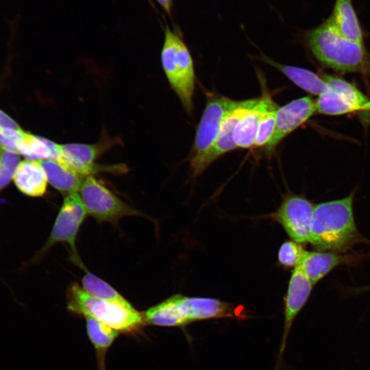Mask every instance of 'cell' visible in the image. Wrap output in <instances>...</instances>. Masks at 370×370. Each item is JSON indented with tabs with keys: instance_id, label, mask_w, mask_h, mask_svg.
Masks as SVG:
<instances>
[{
	"instance_id": "6da1fadb",
	"label": "cell",
	"mask_w": 370,
	"mask_h": 370,
	"mask_svg": "<svg viewBox=\"0 0 370 370\" xmlns=\"http://www.w3.org/2000/svg\"><path fill=\"white\" fill-rule=\"evenodd\" d=\"M146 325L184 328L194 322L213 319L247 317L241 307L219 299L175 294L143 313Z\"/></svg>"
},
{
	"instance_id": "7a4b0ae2",
	"label": "cell",
	"mask_w": 370,
	"mask_h": 370,
	"mask_svg": "<svg viewBox=\"0 0 370 370\" xmlns=\"http://www.w3.org/2000/svg\"><path fill=\"white\" fill-rule=\"evenodd\" d=\"M307 46L323 65L341 73L370 75V53L364 44L342 36L329 17L304 34Z\"/></svg>"
},
{
	"instance_id": "3957f363",
	"label": "cell",
	"mask_w": 370,
	"mask_h": 370,
	"mask_svg": "<svg viewBox=\"0 0 370 370\" xmlns=\"http://www.w3.org/2000/svg\"><path fill=\"white\" fill-rule=\"evenodd\" d=\"M354 193L314 206L309 243L319 251L342 252L360 240L354 217Z\"/></svg>"
},
{
	"instance_id": "277c9868",
	"label": "cell",
	"mask_w": 370,
	"mask_h": 370,
	"mask_svg": "<svg viewBox=\"0 0 370 370\" xmlns=\"http://www.w3.org/2000/svg\"><path fill=\"white\" fill-rule=\"evenodd\" d=\"M66 298L69 312L95 319L119 332L134 333L146 325L143 314L135 308L96 298L76 283L69 287Z\"/></svg>"
},
{
	"instance_id": "5b68a950",
	"label": "cell",
	"mask_w": 370,
	"mask_h": 370,
	"mask_svg": "<svg viewBox=\"0 0 370 370\" xmlns=\"http://www.w3.org/2000/svg\"><path fill=\"white\" fill-rule=\"evenodd\" d=\"M161 62L170 86L186 111L190 114L193 109L195 69L190 53L178 29L171 30L166 26Z\"/></svg>"
},
{
	"instance_id": "8992f818",
	"label": "cell",
	"mask_w": 370,
	"mask_h": 370,
	"mask_svg": "<svg viewBox=\"0 0 370 370\" xmlns=\"http://www.w3.org/2000/svg\"><path fill=\"white\" fill-rule=\"evenodd\" d=\"M238 103V101L217 94L208 97L189 156L192 177H195L201 160L214 144L225 115Z\"/></svg>"
},
{
	"instance_id": "52a82bcc",
	"label": "cell",
	"mask_w": 370,
	"mask_h": 370,
	"mask_svg": "<svg viewBox=\"0 0 370 370\" xmlns=\"http://www.w3.org/2000/svg\"><path fill=\"white\" fill-rule=\"evenodd\" d=\"M87 214L78 193L66 195L47 242L31 262H37L55 244L63 243L70 246L74 262L80 268L86 269L77 253L75 241L79 227Z\"/></svg>"
},
{
	"instance_id": "ba28073f",
	"label": "cell",
	"mask_w": 370,
	"mask_h": 370,
	"mask_svg": "<svg viewBox=\"0 0 370 370\" xmlns=\"http://www.w3.org/2000/svg\"><path fill=\"white\" fill-rule=\"evenodd\" d=\"M328 88L316 100L318 114L338 116L357 112H370V99L355 85L330 75H323Z\"/></svg>"
},
{
	"instance_id": "9c48e42d",
	"label": "cell",
	"mask_w": 370,
	"mask_h": 370,
	"mask_svg": "<svg viewBox=\"0 0 370 370\" xmlns=\"http://www.w3.org/2000/svg\"><path fill=\"white\" fill-rule=\"evenodd\" d=\"M79 192L87 214L97 221L112 222L125 216L140 214L92 175L85 177Z\"/></svg>"
},
{
	"instance_id": "30bf717a",
	"label": "cell",
	"mask_w": 370,
	"mask_h": 370,
	"mask_svg": "<svg viewBox=\"0 0 370 370\" xmlns=\"http://www.w3.org/2000/svg\"><path fill=\"white\" fill-rule=\"evenodd\" d=\"M314 206L303 196L289 195L274 217L293 241L300 244L309 243Z\"/></svg>"
},
{
	"instance_id": "8fae6325",
	"label": "cell",
	"mask_w": 370,
	"mask_h": 370,
	"mask_svg": "<svg viewBox=\"0 0 370 370\" xmlns=\"http://www.w3.org/2000/svg\"><path fill=\"white\" fill-rule=\"evenodd\" d=\"M314 284L299 267L293 271L284 299V330L275 370H278L292 325L307 302Z\"/></svg>"
},
{
	"instance_id": "7c38bea8",
	"label": "cell",
	"mask_w": 370,
	"mask_h": 370,
	"mask_svg": "<svg viewBox=\"0 0 370 370\" xmlns=\"http://www.w3.org/2000/svg\"><path fill=\"white\" fill-rule=\"evenodd\" d=\"M316 112V101L310 97L295 99L278 108L275 131L266 145L267 152L272 153L286 136L303 125Z\"/></svg>"
},
{
	"instance_id": "4fadbf2b",
	"label": "cell",
	"mask_w": 370,
	"mask_h": 370,
	"mask_svg": "<svg viewBox=\"0 0 370 370\" xmlns=\"http://www.w3.org/2000/svg\"><path fill=\"white\" fill-rule=\"evenodd\" d=\"M260 97L239 101L238 106L225 116L217 138L210 149L201 160L195 177L201 175L213 162L223 154L235 149V128L248 108L256 104Z\"/></svg>"
},
{
	"instance_id": "5bb4252c",
	"label": "cell",
	"mask_w": 370,
	"mask_h": 370,
	"mask_svg": "<svg viewBox=\"0 0 370 370\" xmlns=\"http://www.w3.org/2000/svg\"><path fill=\"white\" fill-rule=\"evenodd\" d=\"M101 144L67 143L60 145V158L79 174L87 177L96 171L95 162L101 151Z\"/></svg>"
},
{
	"instance_id": "9a60e30c",
	"label": "cell",
	"mask_w": 370,
	"mask_h": 370,
	"mask_svg": "<svg viewBox=\"0 0 370 370\" xmlns=\"http://www.w3.org/2000/svg\"><path fill=\"white\" fill-rule=\"evenodd\" d=\"M350 256L330 251H305L298 266L314 285L338 266L352 261Z\"/></svg>"
},
{
	"instance_id": "2e32d148",
	"label": "cell",
	"mask_w": 370,
	"mask_h": 370,
	"mask_svg": "<svg viewBox=\"0 0 370 370\" xmlns=\"http://www.w3.org/2000/svg\"><path fill=\"white\" fill-rule=\"evenodd\" d=\"M17 189L32 197H42L47 186V178L40 160L26 159L20 162L13 177Z\"/></svg>"
},
{
	"instance_id": "e0dca14e",
	"label": "cell",
	"mask_w": 370,
	"mask_h": 370,
	"mask_svg": "<svg viewBox=\"0 0 370 370\" xmlns=\"http://www.w3.org/2000/svg\"><path fill=\"white\" fill-rule=\"evenodd\" d=\"M328 17L342 36L365 45L363 29L352 0H335Z\"/></svg>"
},
{
	"instance_id": "ac0fdd59",
	"label": "cell",
	"mask_w": 370,
	"mask_h": 370,
	"mask_svg": "<svg viewBox=\"0 0 370 370\" xmlns=\"http://www.w3.org/2000/svg\"><path fill=\"white\" fill-rule=\"evenodd\" d=\"M40 162L48 182L56 190L66 195L79 191L85 176L58 160H43Z\"/></svg>"
},
{
	"instance_id": "d6986e66",
	"label": "cell",
	"mask_w": 370,
	"mask_h": 370,
	"mask_svg": "<svg viewBox=\"0 0 370 370\" xmlns=\"http://www.w3.org/2000/svg\"><path fill=\"white\" fill-rule=\"evenodd\" d=\"M262 59L281 71L295 85L311 95L319 97L328 88L327 82L323 76L321 77L310 70L294 66L284 65L267 56L262 57Z\"/></svg>"
},
{
	"instance_id": "ffe728a7",
	"label": "cell",
	"mask_w": 370,
	"mask_h": 370,
	"mask_svg": "<svg viewBox=\"0 0 370 370\" xmlns=\"http://www.w3.org/2000/svg\"><path fill=\"white\" fill-rule=\"evenodd\" d=\"M266 102L265 92L259 101L248 108L238 123L234 134L237 147L249 149L254 147L260 115Z\"/></svg>"
},
{
	"instance_id": "44dd1931",
	"label": "cell",
	"mask_w": 370,
	"mask_h": 370,
	"mask_svg": "<svg viewBox=\"0 0 370 370\" xmlns=\"http://www.w3.org/2000/svg\"><path fill=\"white\" fill-rule=\"evenodd\" d=\"M86 319L87 334L96 352L98 369L106 370V354L119 332L95 319Z\"/></svg>"
},
{
	"instance_id": "7402d4cb",
	"label": "cell",
	"mask_w": 370,
	"mask_h": 370,
	"mask_svg": "<svg viewBox=\"0 0 370 370\" xmlns=\"http://www.w3.org/2000/svg\"><path fill=\"white\" fill-rule=\"evenodd\" d=\"M18 154L34 160L60 158V144L25 132L18 147Z\"/></svg>"
},
{
	"instance_id": "603a6c76",
	"label": "cell",
	"mask_w": 370,
	"mask_h": 370,
	"mask_svg": "<svg viewBox=\"0 0 370 370\" xmlns=\"http://www.w3.org/2000/svg\"><path fill=\"white\" fill-rule=\"evenodd\" d=\"M82 288L89 295L125 308H134L132 304L107 282L87 270L82 280Z\"/></svg>"
},
{
	"instance_id": "cb8c5ba5",
	"label": "cell",
	"mask_w": 370,
	"mask_h": 370,
	"mask_svg": "<svg viewBox=\"0 0 370 370\" xmlns=\"http://www.w3.org/2000/svg\"><path fill=\"white\" fill-rule=\"evenodd\" d=\"M266 102L260 115L257 135L254 147L267 145L272 138L276 121V113L278 106L265 91Z\"/></svg>"
},
{
	"instance_id": "d4e9b609",
	"label": "cell",
	"mask_w": 370,
	"mask_h": 370,
	"mask_svg": "<svg viewBox=\"0 0 370 370\" xmlns=\"http://www.w3.org/2000/svg\"><path fill=\"white\" fill-rule=\"evenodd\" d=\"M305 251L300 243L293 240L286 241L279 249L278 261L286 268L295 269L299 265Z\"/></svg>"
},
{
	"instance_id": "484cf974",
	"label": "cell",
	"mask_w": 370,
	"mask_h": 370,
	"mask_svg": "<svg viewBox=\"0 0 370 370\" xmlns=\"http://www.w3.org/2000/svg\"><path fill=\"white\" fill-rule=\"evenodd\" d=\"M20 163L16 153L1 150L0 152V193L6 188L12 180Z\"/></svg>"
},
{
	"instance_id": "4316f807",
	"label": "cell",
	"mask_w": 370,
	"mask_h": 370,
	"mask_svg": "<svg viewBox=\"0 0 370 370\" xmlns=\"http://www.w3.org/2000/svg\"><path fill=\"white\" fill-rule=\"evenodd\" d=\"M21 129L17 123L0 109V129Z\"/></svg>"
},
{
	"instance_id": "83f0119b",
	"label": "cell",
	"mask_w": 370,
	"mask_h": 370,
	"mask_svg": "<svg viewBox=\"0 0 370 370\" xmlns=\"http://www.w3.org/2000/svg\"><path fill=\"white\" fill-rule=\"evenodd\" d=\"M157 1L162 7L166 13L171 17L173 0H157Z\"/></svg>"
},
{
	"instance_id": "f1b7e54d",
	"label": "cell",
	"mask_w": 370,
	"mask_h": 370,
	"mask_svg": "<svg viewBox=\"0 0 370 370\" xmlns=\"http://www.w3.org/2000/svg\"><path fill=\"white\" fill-rule=\"evenodd\" d=\"M365 289L370 290V286H369L368 287H366V288H365ZM365 289H364V290H365Z\"/></svg>"
},
{
	"instance_id": "f546056e",
	"label": "cell",
	"mask_w": 370,
	"mask_h": 370,
	"mask_svg": "<svg viewBox=\"0 0 370 370\" xmlns=\"http://www.w3.org/2000/svg\"><path fill=\"white\" fill-rule=\"evenodd\" d=\"M0 149H1V147H0ZM0 152H1V150H0Z\"/></svg>"
}]
</instances>
